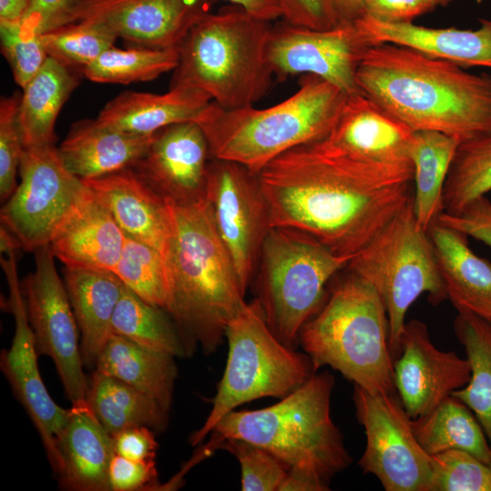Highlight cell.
<instances>
[{"label": "cell", "instance_id": "bcb514c9", "mask_svg": "<svg viewBox=\"0 0 491 491\" xmlns=\"http://www.w3.org/2000/svg\"><path fill=\"white\" fill-rule=\"evenodd\" d=\"M282 19L294 25L326 30L339 23L331 0H276Z\"/></svg>", "mask_w": 491, "mask_h": 491}, {"label": "cell", "instance_id": "db71d44e", "mask_svg": "<svg viewBox=\"0 0 491 491\" xmlns=\"http://www.w3.org/2000/svg\"><path fill=\"white\" fill-rule=\"evenodd\" d=\"M30 2L31 0H0V23H20Z\"/></svg>", "mask_w": 491, "mask_h": 491}, {"label": "cell", "instance_id": "277c9868", "mask_svg": "<svg viewBox=\"0 0 491 491\" xmlns=\"http://www.w3.org/2000/svg\"><path fill=\"white\" fill-rule=\"evenodd\" d=\"M347 96L321 77L303 75L298 90L279 104L225 109L212 101L195 122L211 158L238 163L257 175L283 153L326 138Z\"/></svg>", "mask_w": 491, "mask_h": 491}, {"label": "cell", "instance_id": "52a82bcc", "mask_svg": "<svg viewBox=\"0 0 491 491\" xmlns=\"http://www.w3.org/2000/svg\"><path fill=\"white\" fill-rule=\"evenodd\" d=\"M273 22L228 5L200 19L177 46L169 89H197L225 109L261 100L274 75L266 60Z\"/></svg>", "mask_w": 491, "mask_h": 491}, {"label": "cell", "instance_id": "d6986e66", "mask_svg": "<svg viewBox=\"0 0 491 491\" xmlns=\"http://www.w3.org/2000/svg\"><path fill=\"white\" fill-rule=\"evenodd\" d=\"M210 160L202 128L189 121L155 132L145 154L132 168L163 197L189 204L205 199Z\"/></svg>", "mask_w": 491, "mask_h": 491}, {"label": "cell", "instance_id": "603a6c76", "mask_svg": "<svg viewBox=\"0 0 491 491\" xmlns=\"http://www.w3.org/2000/svg\"><path fill=\"white\" fill-rule=\"evenodd\" d=\"M125 238L110 212L88 188L49 245L65 267L113 273Z\"/></svg>", "mask_w": 491, "mask_h": 491}, {"label": "cell", "instance_id": "d4e9b609", "mask_svg": "<svg viewBox=\"0 0 491 491\" xmlns=\"http://www.w3.org/2000/svg\"><path fill=\"white\" fill-rule=\"evenodd\" d=\"M153 135L125 132L95 119L75 122L58 147L66 168L82 180L133 167L145 154Z\"/></svg>", "mask_w": 491, "mask_h": 491}, {"label": "cell", "instance_id": "5bb4252c", "mask_svg": "<svg viewBox=\"0 0 491 491\" xmlns=\"http://www.w3.org/2000/svg\"><path fill=\"white\" fill-rule=\"evenodd\" d=\"M35 267L22 284L37 353L55 364L72 404L85 399L88 379L78 344V326L50 245L35 251Z\"/></svg>", "mask_w": 491, "mask_h": 491}, {"label": "cell", "instance_id": "9a60e30c", "mask_svg": "<svg viewBox=\"0 0 491 491\" xmlns=\"http://www.w3.org/2000/svg\"><path fill=\"white\" fill-rule=\"evenodd\" d=\"M369 46L355 23L316 30L282 19L272 25L266 60L279 82L296 75H312L350 95L361 93L356 71Z\"/></svg>", "mask_w": 491, "mask_h": 491}, {"label": "cell", "instance_id": "f907efd6", "mask_svg": "<svg viewBox=\"0 0 491 491\" xmlns=\"http://www.w3.org/2000/svg\"><path fill=\"white\" fill-rule=\"evenodd\" d=\"M232 5L241 6L251 15L268 21L274 22L282 18L281 9L276 0H224Z\"/></svg>", "mask_w": 491, "mask_h": 491}, {"label": "cell", "instance_id": "74e56055", "mask_svg": "<svg viewBox=\"0 0 491 491\" xmlns=\"http://www.w3.org/2000/svg\"><path fill=\"white\" fill-rule=\"evenodd\" d=\"M144 301L166 311L169 282L165 256L156 248L125 235L113 272Z\"/></svg>", "mask_w": 491, "mask_h": 491}, {"label": "cell", "instance_id": "7bdbcfd3", "mask_svg": "<svg viewBox=\"0 0 491 491\" xmlns=\"http://www.w3.org/2000/svg\"><path fill=\"white\" fill-rule=\"evenodd\" d=\"M21 95L0 99V196L6 201L17 187L16 174L25 151L19 121Z\"/></svg>", "mask_w": 491, "mask_h": 491}, {"label": "cell", "instance_id": "b9f144b4", "mask_svg": "<svg viewBox=\"0 0 491 491\" xmlns=\"http://www.w3.org/2000/svg\"><path fill=\"white\" fill-rule=\"evenodd\" d=\"M0 42L13 77L23 88L48 58L42 35L27 31L20 23H0Z\"/></svg>", "mask_w": 491, "mask_h": 491}, {"label": "cell", "instance_id": "d590c367", "mask_svg": "<svg viewBox=\"0 0 491 491\" xmlns=\"http://www.w3.org/2000/svg\"><path fill=\"white\" fill-rule=\"evenodd\" d=\"M491 191V132L460 142L443 191L445 213L456 215Z\"/></svg>", "mask_w": 491, "mask_h": 491}, {"label": "cell", "instance_id": "44dd1931", "mask_svg": "<svg viewBox=\"0 0 491 491\" xmlns=\"http://www.w3.org/2000/svg\"><path fill=\"white\" fill-rule=\"evenodd\" d=\"M413 134L406 124L361 92L347 96L326 139L360 159L386 165H412L409 149Z\"/></svg>", "mask_w": 491, "mask_h": 491}, {"label": "cell", "instance_id": "4fadbf2b", "mask_svg": "<svg viewBox=\"0 0 491 491\" xmlns=\"http://www.w3.org/2000/svg\"><path fill=\"white\" fill-rule=\"evenodd\" d=\"M205 202L244 289L255 278L269 230V213L258 176L232 161L211 158Z\"/></svg>", "mask_w": 491, "mask_h": 491}, {"label": "cell", "instance_id": "30bf717a", "mask_svg": "<svg viewBox=\"0 0 491 491\" xmlns=\"http://www.w3.org/2000/svg\"><path fill=\"white\" fill-rule=\"evenodd\" d=\"M346 270L377 292L386 309L390 349L400 354L409 307L423 294L436 305L446 294L427 231L416 222L412 200L349 261Z\"/></svg>", "mask_w": 491, "mask_h": 491}, {"label": "cell", "instance_id": "9c48e42d", "mask_svg": "<svg viewBox=\"0 0 491 491\" xmlns=\"http://www.w3.org/2000/svg\"><path fill=\"white\" fill-rule=\"evenodd\" d=\"M225 336V368L205 423L190 436L193 446L202 444L236 407L263 397L281 399L317 372L305 352L286 346L273 333L255 299L230 320Z\"/></svg>", "mask_w": 491, "mask_h": 491}, {"label": "cell", "instance_id": "ee69618b", "mask_svg": "<svg viewBox=\"0 0 491 491\" xmlns=\"http://www.w3.org/2000/svg\"><path fill=\"white\" fill-rule=\"evenodd\" d=\"M111 491L157 490L155 460L135 461L115 453L109 466Z\"/></svg>", "mask_w": 491, "mask_h": 491}, {"label": "cell", "instance_id": "2e32d148", "mask_svg": "<svg viewBox=\"0 0 491 491\" xmlns=\"http://www.w3.org/2000/svg\"><path fill=\"white\" fill-rule=\"evenodd\" d=\"M1 265L9 286L8 306L15 324L11 346L1 351V371L38 431L52 470L57 475L61 466L57 441L69 409L52 399L41 377L39 355L18 281L16 255L1 257Z\"/></svg>", "mask_w": 491, "mask_h": 491}, {"label": "cell", "instance_id": "f35d334b", "mask_svg": "<svg viewBox=\"0 0 491 491\" xmlns=\"http://www.w3.org/2000/svg\"><path fill=\"white\" fill-rule=\"evenodd\" d=\"M49 57L64 65L83 71L117 39L108 28L89 21H78L42 34Z\"/></svg>", "mask_w": 491, "mask_h": 491}, {"label": "cell", "instance_id": "e0dca14e", "mask_svg": "<svg viewBox=\"0 0 491 491\" xmlns=\"http://www.w3.org/2000/svg\"><path fill=\"white\" fill-rule=\"evenodd\" d=\"M216 0H77L70 23L89 21L138 46L177 48Z\"/></svg>", "mask_w": 491, "mask_h": 491}, {"label": "cell", "instance_id": "83f0119b", "mask_svg": "<svg viewBox=\"0 0 491 491\" xmlns=\"http://www.w3.org/2000/svg\"><path fill=\"white\" fill-rule=\"evenodd\" d=\"M64 283L81 333L84 366L96 361L113 334V316L124 284L112 272L64 268Z\"/></svg>", "mask_w": 491, "mask_h": 491}, {"label": "cell", "instance_id": "ba28073f", "mask_svg": "<svg viewBox=\"0 0 491 491\" xmlns=\"http://www.w3.org/2000/svg\"><path fill=\"white\" fill-rule=\"evenodd\" d=\"M352 258L305 232L269 228L255 276V300L284 344L298 346L299 333L321 306L328 284Z\"/></svg>", "mask_w": 491, "mask_h": 491}, {"label": "cell", "instance_id": "484cf974", "mask_svg": "<svg viewBox=\"0 0 491 491\" xmlns=\"http://www.w3.org/2000/svg\"><path fill=\"white\" fill-rule=\"evenodd\" d=\"M427 234L446 297L458 312L491 321V262L474 253L467 235L436 220Z\"/></svg>", "mask_w": 491, "mask_h": 491}, {"label": "cell", "instance_id": "ac0fdd59", "mask_svg": "<svg viewBox=\"0 0 491 491\" xmlns=\"http://www.w3.org/2000/svg\"><path fill=\"white\" fill-rule=\"evenodd\" d=\"M470 379L466 358L439 350L426 325L417 319L406 323L400 354L394 360V382L398 397L414 419L433 410Z\"/></svg>", "mask_w": 491, "mask_h": 491}, {"label": "cell", "instance_id": "7dc6e473", "mask_svg": "<svg viewBox=\"0 0 491 491\" xmlns=\"http://www.w3.org/2000/svg\"><path fill=\"white\" fill-rule=\"evenodd\" d=\"M76 2L77 0H31L20 24L27 31L45 34L70 24Z\"/></svg>", "mask_w": 491, "mask_h": 491}, {"label": "cell", "instance_id": "f6af8a7d", "mask_svg": "<svg viewBox=\"0 0 491 491\" xmlns=\"http://www.w3.org/2000/svg\"><path fill=\"white\" fill-rule=\"evenodd\" d=\"M436 221L491 248V201L486 195L475 198L456 215L442 212Z\"/></svg>", "mask_w": 491, "mask_h": 491}, {"label": "cell", "instance_id": "8992f818", "mask_svg": "<svg viewBox=\"0 0 491 491\" xmlns=\"http://www.w3.org/2000/svg\"><path fill=\"white\" fill-rule=\"evenodd\" d=\"M334 386L329 372H316L272 406L229 412L214 427L210 438L216 445L226 438L250 442L329 490L334 476L352 461L330 414Z\"/></svg>", "mask_w": 491, "mask_h": 491}, {"label": "cell", "instance_id": "f1b7e54d", "mask_svg": "<svg viewBox=\"0 0 491 491\" xmlns=\"http://www.w3.org/2000/svg\"><path fill=\"white\" fill-rule=\"evenodd\" d=\"M175 357L112 334L95 370L127 384L171 411L178 375Z\"/></svg>", "mask_w": 491, "mask_h": 491}, {"label": "cell", "instance_id": "c3c4849f", "mask_svg": "<svg viewBox=\"0 0 491 491\" xmlns=\"http://www.w3.org/2000/svg\"><path fill=\"white\" fill-rule=\"evenodd\" d=\"M438 5L440 0H365V15L388 23H407Z\"/></svg>", "mask_w": 491, "mask_h": 491}, {"label": "cell", "instance_id": "816d5d0a", "mask_svg": "<svg viewBox=\"0 0 491 491\" xmlns=\"http://www.w3.org/2000/svg\"><path fill=\"white\" fill-rule=\"evenodd\" d=\"M279 491H326V488L310 475L289 468Z\"/></svg>", "mask_w": 491, "mask_h": 491}, {"label": "cell", "instance_id": "e575fe53", "mask_svg": "<svg viewBox=\"0 0 491 491\" xmlns=\"http://www.w3.org/2000/svg\"><path fill=\"white\" fill-rule=\"evenodd\" d=\"M113 334L121 335L143 346L186 357L178 329L163 308L148 304L123 286L113 316Z\"/></svg>", "mask_w": 491, "mask_h": 491}, {"label": "cell", "instance_id": "836d02e7", "mask_svg": "<svg viewBox=\"0 0 491 491\" xmlns=\"http://www.w3.org/2000/svg\"><path fill=\"white\" fill-rule=\"evenodd\" d=\"M454 329L469 362L470 379L451 396L476 415L491 446V321L458 312Z\"/></svg>", "mask_w": 491, "mask_h": 491}, {"label": "cell", "instance_id": "cb8c5ba5", "mask_svg": "<svg viewBox=\"0 0 491 491\" xmlns=\"http://www.w3.org/2000/svg\"><path fill=\"white\" fill-rule=\"evenodd\" d=\"M57 447L61 459L60 488L68 491H111L113 436L99 422L86 400L72 404Z\"/></svg>", "mask_w": 491, "mask_h": 491}, {"label": "cell", "instance_id": "4dcf8cb0", "mask_svg": "<svg viewBox=\"0 0 491 491\" xmlns=\"http://www.w3.org/2000/svg\"><path fill=\"white\" fill-rule=\"evenodd\" d=\"M85 400L112 436L134 426L162 433L168 426L170 411L137 389L97 370L88 379Z\"/></svg>", "mask_w": 491, "mask_h": 491}, {"label": "cell", "instance_id": "7c38bea8", "mask_svg": "<svg viewBox=\"0 0 491 491\" xmlns=\"http://www.w3.org/2000/svg\"><path fill=\"white\" fill-rule=\"evenodd\" d=\"M356 416L366 436L358 461L386 491H431L433 456L416 440L412 418L396 394H374L354 386Z\"/></svg>", "mask_w": 491, "mask_h": 491}, {"label": "cell", "instance_id": "7a4b0ae2", "mask_svg": "<svg viewBox=\"0 0 491 491\" xmlns=\"http://www.w3.org/2000/svg\"><path fill=\"white\" fill-rule=\"evenodd\" d=\"M363 94L412 131L459 142L491 132V75L395 44L369 46L356 71Z\"/></svg>", "mask_w": 491, "mask_h": 491}, {"label": "cell", "instance_id": "7402d4cb", "mask_svg": "<svg viewBox=\"0 0 491 491\" xmlns=\"http://www.w3.org/2000/svg\"><path fill=\"white\" fill-rule=\"evenodd\" d=\"M479 22L480 27L475 30L433 28L413 22L388 23L364 15L355 25L371 45L395 44L464 68H491V20Z\"/></svg>", "mask_w": 491, "mask_h": 491}, {"label": "cell", "instance_id": "4316f807", "mask_svg": "<svg viewBox=\"0 0 491 491\" xmlns=\"http://www.w3.org/2000/svg\"><path fill=\"white\" fill-rule=\"evenodd\" d=\"M212 102L197 89H169L165 94L125 91L108 101L96 119L125 132L152 135L177 123L196 121Z\"/></svg>", "mask_w": 491, "mask_h": 491}, {"label": "cell", "instance_id": "60d3db41", "mask_svg": "<svg viewBox=\"0 0 491 491\" xmlns=\"http://www.w3.org/2000/svg\"><path fill=\"white\" fill-rule=\"evenodd\" d=\"M432 456L431 491H491V465L460 450Z\"/></svg>", "mask_w": 491, "mask_h": 491}, {"label": "cell", "instance_id": "1f68e13d", "mask_svg": "<svg viewBox=\"0 0 491 491\" xmlns=\"http://www.w3.org/2000/svg\"><path fill=\"white\" fill-rule=\"evenodd\" d=\"M459 141L436 131L414 132L409 157L414 168L413 210L424 230L444 211L443 191Z\"/></svg>", "mask_w": 491, "mask_h": 491}, {"label": "cell", "instance_id": "d6a6232c", "mask_svg": "<svg viewBox=\"0 0 491 491\" xmlns=\"http://www.w3.org/2000/svg\"><path fill=\"white\" fill-rule=\"evenodd\" d=\"M412 428L419 445L430 456L460 450L491 465V446L480 423L453 396L427 414L412 419Z\"/></svg>", "mask_w": 491, "mask_h": 491}, {"label": "cell", "instance_id": "f5cc1de1", "mask_svg": "<svg viewBox=\"0 0 491 491\" xmlns=\"http://www.w3.org/2000/svg\"><path fill=\"white\" fill-rule=\"evenodd\" d=\"M340 24H354L365 15V0H331Z\"/></svg>", "mask_w": 491, "mask_h": 491}, {"label": "cell", "instance_id": "ab89813d", "mask_svg": "<svg viewBox=\"0 0 491 491\" xmlns=\"http://www.w3.org/2000/svg\"><path fill=\"white\" fill-rule=\"evenodd\" d=\"M217 449L228 451L238 461L242 491H279L289 470L270 452L242 439H223Z\"/></svg>", "mask_w": 491, "mask_h": 491}, {"label": "cell", "instance_id": "3957f363", "mask_svg": "<svg viewBox=\"0 0 491 491\" xmlns=\"http://www.w3.org/2000/svg\"><path fill=\"white\" fill-rule=\"evenodd\" d=\"M167 201L172 232L165 254L169 282L166 312L178 329L186 356L196 349L210 355L225 338L227 324L246 305V291L205 199L189 204Z\"/></svg>", "mask_w": 491, "mask_h": 491}, {"label": "cell", "instance_id": "6da1fadb", "mask_svg": "<svg viewBox=\"0 0 491 491\" xmlns=\"http://www.w3.org/2000/svg\"><path fill=\"white\" fill-rule=\"evenodd\" d=\"M257 176L271 227L305 232L347 256L413 198L412 165L360 159L326 138L283 153Z\"/></svg>", "mask_w": 491, "mask_h": 491}, {"label": "cell", "instance_id": "681fc988", "mask_svg": "<svg viewBox=\"0 0 491 491\" xmlns=\"http://www.w3.org/2000/svg\"><path fill=\"white\" fill-rule=\"evenodd\" d=\"M115 453L135 461L155 460V432L146 426L126 428L113 436Z\"/></svg>", "mask_w": 491, "mask_h": 491}, {"label": "cell", "instance_id": "5b68a950", "mask_svg": "<svg viewBox=\"0 0 491 491\" xmlns=\"http://www.w3.org/2000/svg\"><path fill=\"white\" fill-rule=\"evenodd\" d=\"M340 273V272H339ZM303 326L298 345L317 371L328 366L374 394H395L394 357L385 305L372 286L346 269Z\"/></svg>", "mask_w": 491, "mask_h": 491}, {"label": "cell", "instance_id": "9f6ffc18", "mask_svg": "<svg viewBox=\"0 0 491 491\" xmlns=\"http://www.w3.org/2000/svg\"><path fill=\"white\" fill-rule=\"evenodd\" d=\"M440 2L442 5H445L449 2V0H440Z\"/></svg>", "mask_w": 491, "mask_h": 491}, {"label": "cell", "instance_id": "8d00e7d4", "mask_svg": "<svg viewBox=\"0 0 491 491\" xmlns=\"http://www.w3.org/2000/svg\"><path fill=\"white\" fill-rule=\"evenodd\" d=\"M178 63L176 48L159 49L138 46L105 50L87 65L83 75L90 81L128 85L151 81L174 71Z\"/></svg>", "mask_w": 491, "mask_h": 491}, {"label": "cell", "instance_id": "f546056e", "mask_svg": "<svg viewBox=\"0 0 491 491\" xmlns=\"http://www.w3.org/2000/svg\"><path fill=\"white\" fill-rule=\"evenodd\" d=\"M78 84L75 70L49 56L25 84L19 104L25 148L55 145L57 116Z\"/></svg>", "mask_w": 491, "mask_h": 491}, {"label": "cell", "instance_id": "8fae6325", "mask_svg": "<svg viewBox=\"0 0 491 491\" xmlns=\"http://www.w3.org/2000/svg\"><path fill=\"white\" fill-rule=\"evenodd\" d=\"M20 183L1 208V224L35 252L50 241L88 187L63 163L55 145L25 148Z\"/></svg>", "mask_w": 491, "mask_h": 491}, {"label": "cell", "instance_id": "ffe728a7", "mask_svg": "<svg viewBox=\"0 0 491 491\" xmlns=\"http://www.w3.org/2000/svg\"><path fill=\"white\" fill-rule=\"evenodd\" d=\"M83 182L125 235L156 248L165 256L172 232L167 199L132 167Z\"/></svg>", "mask_w": 491, "mask_h": 491}, {"label": "cell", "instance_id": "11a10c76", "mask_svg": "<svg viewBox=\"0 0 491 491\" xmlns=\"http://www.w3.org/2000/svg\"><path fill=\"white\" fill-rule=\"evenodd\" d=\"M0 248L1 253L10 255L17 253V250L22 248V245L18 238L4 225L0 227Z\"/></svg>", "mask_w": 491, "mask_h": 491}]
</instances>
